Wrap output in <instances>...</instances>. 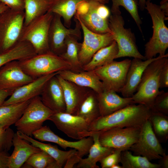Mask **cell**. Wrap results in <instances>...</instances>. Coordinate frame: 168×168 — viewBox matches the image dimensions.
<instances>
[{
  "mask_svg": "<svg viewBox=\"0 0 168 168\" xmlns=\"http://www.w3.org/2000/svg\"><path fill=\"white\" fill-rule=\"evenodd\" d=\"M151 112L144 105L133 104L109 115L100 116L89 124L90 136L114 128L141 127L149 119Z\"/></svg>",
  "mask_w": 168,
  "mask_h": 168,
  "instance_id": "6da1fadb",
  "label": "cell"
},
{
  "mask_svg": "<svg viewBox=\"0 0 168 168\" xmlns=\"http://www.w3.org/2000/svg\"><path fill=\"white\" fill-rule=\"evenodd\" d=\"M168 54L159 55L144 70L136 92L132 97L135 104L144 105L150 109L154 101L161 91L160 76L165 63L168 61Z\"/></svg>",
  "mask_w": 168,
  "mask_h": 168,
  "instance_id": "7a4b0ae2",
  "label": "cell"
},
{
  "mask_svg": "<svg viewBox=\"0 0 168 168\" xmlns=\"http://www.w3.org/2000/svg\"><path fill=\"white\" fill-rule=\"evenodd\" d=\"M145 9L151 17L153 30L152 37L145 45V59L152 58L156 55L164 56L168 48V28L165 21L168 20L159 5L150 1L146 2Z\"/></svg>",
  "mask_w": 168,
  "mask_h": 168,
  "instance_id": "3957f363",
  "label": "cell"
},
{
  "mask_svg": "<svg viewBox=\"0 0 168 168\" xmlns=\"http://www.w3.org/2000/svg\"><path fill=\"white\" fill-rule=\"evenodd\" d=\"M18 61L23 71L34 79L64 70L73 71L71 64L50 51Z\"/></svg>",
  "mask_w": 168,
  "mask_h": 168,
  "instance_id": "277c9868",
  "label": "cell"
},
{
  "mask_svg": "<svg viewBox=\"0 0 168 168\" xmlns=\"http://www.w3.org/2000/svg\"><path fill=\"white\" fill-rule=\"evenodd\" d=\"M108 25L118 47L116 58L128 57L146 60L138 49L134 34L130 29L124 28V21L121 15H110Z\"/></svg>",
  "mask_w": 168,
  "mask_h": 168,
  "instance_id": "5b68a950",
  "label": "cell"
},
{
  "mask_svg": "<svg viewBox=\"0 0 168 168\" xmlns=\"http://www.w3.org/2000/svg\"><path fill=\"white\" fill-rule=\"evenodd\" d=\"M54 14L48 12L44 15L32 21L24 26L19 40L30 43L37 54L50 51L48 36L50 25Z\"/></svg>",
  "mask_w": 168,
  "mask_h": 168,
  "instance_id": "8992f818",
  "label": "cell"
},
{
  "mask_svg": "<svg viewBox=\"0 0 168 168\" xmlns=\"http://www.w3.org/2000/svg\"><path fill=\"white\" fill-rule=\"evenodd\" d=\"M24 11L7 8L0 15V54L19 41L24 26Z\"/></svg>",
  "mask_w": 168,
  "mask_h": 168,
  "instance_id": "52a82bcc",
  "label": "cell"
},
{
  "mask_svg": "<svg viewBox=\"0 0 168 168\" xmlns=\"http://www.w3.org/2000/svg\"><path fill=\"white\" fill-rule=\"evenodd\" d=\"M54 113L43 103L40 96H36L31 100L15 126L17 131L31 137Z\"/></svg>",
  "mask_w": 168,
  "mask_h": 168,
  "instance_id": "ba28073f",
  "label": "cell"
},
{
  "mask_svg": "<svg viewBox=\"0 0 168 168\" xmlns=\"http://www.w3.org/2000/svg\"><path fill=\"white\" fill-rule=\"evenodd\" d=\"M131 60L113 61L93 71L103 83L104 90L120 92L126 81Z\"/></svg>",
  "mask_w": 168,
  "mask_h": 168,
  "instance_id": "9c48e42d",
  "label": "cell"
},
{
  "mask_svg": "<svg viewBox=\"0 0 168 168\" xmlns=\"http://www.w3.org/2000/svg\"><path fill=\"white\" fill-rule=\"evenodd\" d=\"M129 150L133 152L134 155L144 156L150 161L159 160L166 153L155 134L149 119L141 126L138 141Z\"/></svg>",
  "mask_w": 168,
  "mask_h": 168,
  "instance_id": "30bf717a",
  "label": "cell"
},
{
  "mask_svg": "<svg viewBox=\"0 0 168 168\" xmlns=\"http://www.w3.org/2000/svg\"><path fill=\"white\" fill-rule=\"evenodd\" d=\"M141 127L115 128L99 133V140L103 146L129 150L138 141Z\"/></svg>",
  "mask_w": 168,
  "mask_h": 168,
  "instance_id": "8fae6325",
  "label": "cell"
},
{
  "mask_svg": "<svg viewBox=\"0 0 168 168\" xmlns=\"http://www.w3.org/2000/svg\"><path fill=\"white\" fill-rule=\"evenodd\" d=\"M100 2L94 0H86L78 5L74 18L80 21L90 30L98 34L110 33L108 20L103 18L98 7Z\"/></svg>",
  "mask_w": 168,
  "mask_h": 168,
  "instance_id": "7c38bea8",
  "label": "cell"
},
{
  "mask_svg": "<svg viewBox=\"0 0 168 168\" xmlns=\"http://www.w3.org/2000/svg\"><path fill=\"white\" fill-rule=\"evenodd\" d=\"M53 14L49 30V45L50 52L59 56L65 50V41L68 36L73 35L81 39V27L79 21L74 18L75 27L74 29L67 28L62 23L61 17Z\"/></svg>",
  "mask_w": 168,
  "mask_h": 168,
  "instance_id": "4fadbf2b",
  "label": "cell"
},
{
  "mask_svg": "<svg viewBox=\"0 0 168 168\" xmlns=\"http://www.w3.org/2000/svg\"><path fill=\"white\" fill-rule=\"evenodd\" d=\"M68 137L80 140L90 135L89 124L83 118L66 112L54 113L48 119Z\"/></svg>",
  "mask_w": 168,
  "mask_h": 168,
  "instance_id": "5bb4252c",
  "label": "cell"
},
{
  "mask_svg": "<svg viewBox=\"0 0 168 168\" xmlns=\"http://www.w3.org/2000/svg\"><path fill=\"white\" fill-rule=\"evenodd\" d=\"M77 20L80 23L83 34V40L79 54V61L83 67L90 61L97 51L109 45L114 40L111 33L101 34L94 32Z\"/></svg>",
  "mask_w": 168,
  "mask_h": 168,
  "instance_id": "9a60e30c",
  "label": "cell"
},
{
  "mask_svg": "<svg viewBox=\"0 0 168 168\" xmlns=\"http://www.w3.org/2000/svg\"><path fill=\"white\" fill-rule=\"evenodd\" d=\"M32 135L35 139L41 141L56 143L65 150L68 148L75 149L77 151L78 155L81 158L88 153L90 148L93 143L91 136L75 142L67 141L55 134L49 126L46 125L34 132Z\"/></svg>",
  "mask_w": 168,
  "mask_h": 168,
  "instance_id": "2e32d148",
  "label": "cell"
},
{
  "mask_svg": "<svg viewBox=\"0 0 168 168\" xmlns=\"http://www.w3.org/2000/svg\"><path fill=\"white\" fill-rule=\"evenodd\" d=\"M34 79L23 71L18 61L8 62L0 68V89L15 90Z\"/></svg>",
  "mask_w": 168,
  "mask_h": 168,
  "instance_id": "e0dca14e",
  "label": "cell"
},
{
  "mask_svg": "<svg viewBox=\"0 0 168 168\" xmlns=\"http://www.w3.org/2000/svg\"><path fill=\"white\" fill-rule=\"evenodd\" d=\"M58 72L43 76L21 86L13 91L9 98L2 105L23 102L40 96L47 82Z\"/></svg>",
  "mask_w": 168,
  "mask_h": 168,
  "instance_id": "ac0fdd59",
  "label": "cell"
},
{
  "mask_svg": "<svg viewBox=\"0 0 168 168\" xmlns=\"http://www.w3.org/2000/svg\"><path fill=\"white\" fill-rule=\"evenodd\" d=\"M56 75L47 82L40 96L43 103L54 113L65 112L63 89Z\"/></svg>",
  "mask_w": 168,
  "mask_h": 168,
  "instance_id": "d6986e66",
  "label": "cell"
},
{
  "mask_svg": "<svg viewBox=\"0 0 168 168\" xmlns=\"http://www.w3.org/2000/svg\"><path fill=\"white\" fill-rule=\"evenodd\" d=\"M158 57L143 61L139 58L131 60L125 83L120 91L124 97H131L136 92L143 72L147 67Z\"/></svg>",
  "mask_w": 168,
  "mask_h": 168,
  "instance_id": "ffe728a7",
  "label": "cell"
},
{
  "mask_svg": "<svg viewBox=\"0 0 168 168\" xmlns=\"http://www.w3.org/2000/svg\"><path fill=\"white\" fill-rule=\"evenodd\" d=\"M76 72L66 70L58 72V74L63 79L81 87L89 88L96 93L104 90L102 82L93 71Z\"/></svg>",
  "mask_w": 168,
  "mask_h": 168,
  "instance_id": "44dd1931",
  "label": "cell"
},
{
  "mask_svg": "<svg viewBox=\"0 0 168 168\" xmlns=\"http://www.w3.org/2000/svg\"><path fill=\"white\" fill-rule=\"evenodd\" d=\"M96 94L100 116L109 115L128 105L135 104L132 97H121L113 91L104 90Z\"/></svg>",
  "mask_w": 168,
  "mask_h": 168,
  "instance_id": "7402d4cb",
  "label": "cell"
},
{
  "mask_svg": "<svg viewBox=\"0 0 168 168\" xmlns=\"http://www.w3.org/2000/svg\"><path fill=\"white\" fill-rule=\"evenodd\" d=\"M12 143L14 149L10 156L9 168H20L31 155L41 151L20 138L16 133L14 134Z\"/></svg>",
  "mask_w": 168,
  "mask_h": 168,
  "instance_id": "603a6c76",
  "label": "cell"
},
{
  "mask_svg": "<svg viewBox=\"0 0 168 168\" xmlns=\"http://www.w3.org/2000/svg\"><path fill=\"white\" fill-rule=\"evenodd\" d=\"M93 143L91 147L88 157L81 158L77 165V168H99L97 163L102 159L112 153L115 149L103 146L99 140V133H92Z\"/></svg>",
  "mask_w": 168,
  "mask_h": 168,
  "instance_id": "cb8c5ba5",
  "label": "cell"
},
{
  "mask_svg": "<svg viewBox=\"0 0 168 168\" xmlns=\"http://www.w3.org/2000/svg\"><path fill=\"white\" fill-rule=\"evenodd\" d=\"M16 133L20 138L30 142L33 146L45 152L52 157L55 161L58 168H62L67 161L77 152L73 149L68 151H62L59 149L56 145L39 142L18 131Z\"/></svg>",
  "mask_w": 168,
  "mask_h": 168,
  "instance_id": "d4e9b609",
  "label": "cell"
},
{
  "mask_svg": "<svg viewBox=\"0 0 168 168\" xmlns=\"http://www.w3.org/2000/svg\"><path fill=\"white\" fill-rule=\"evenodd\" d=\"M63 91L66 104L65 112L75 115L80 104L87 92H79L75 84L56 75Z\"/></svg>",
  "mask_w": 168,
  "mask_h": 168,
  "instance_id": "484cf974",
  "label": "cell"
},
{
  "mask_svg": "<svg viewBox=\"0 0 168 168\" xmlns=\"http://www.w3.org/2000/svg\"><path fill=\"white\" fill-rule=\"evenodd\" d=\"M36 54L30 43L19 40L10 49L0 54V68L10 62L25 60Z\"/></svg>",
  "mask_w": 168,
  "mask_h": 168,
  "instance_id": "4316f807",
  "label": "cell"
},
{
  "mask_svg": "<svg viewBox=\"0 0 168 168\" xmlns=\"http://www.w3.org/2000/svg\"><path fill=\"white\" fill-rule=\"evenodd\" d=\"M118 52L117 44L114 40L109 45L102 48L97 51L90 61L83 66L82 70L93 71L110 63L116 58Z\"/></svg>",
  "mask_w": 168,
  "mask_h": 168,
  "instance_id": "83f0119b",
  "label": "cell"
},
{
  "mask_svg": "<svg viewBox=\"0 0 168 168\" xmlns=\"http://www.w3.org/2000/svg\"><path fill=\"white\" fill-rule=\"evenodd\" d=\"M85 0H53L48 12L59 15L63 19L65 26L70 28L78 5Z\"/></svg>",
  "mask_w": 168,
  "mask_h": 168,
  "instance_id": "f1b7e54d",
  "label": "cell"
},
{
  "mask_svg": "<svg viewBox=\"0 0 168 168\" xmlns=\"http://www.w3.org/2000/svg\"><path fill=\"white\" fill-rule=\"evenodd\" d=\"M31 100L0 106V128L9 127L15 124L21 117Z\"/></svg>",
  "mask_w": 168,
  "mask_h": 168,
  "instance_id": "f546056e",
  "label": "cell"
},
{
  "mask_svg": "<svg viewBox=\"0 0 168 168\" xmlns=\"http://www.w3.org/2000/svg\"><path fill=\"white\" fill-rule=\"evenodd\" d=\"M75 115L83 118L89 125L100 116L96 93H87Z\"/></svg>",
  "mask_w": 168,
  "mask_h": 168,
  "instance_id": "4dcf8cb0",
  "label": "cell"
},
{
  "mask_svg": "<svg viewBox=\"0 0 168 168\" xmlns=\"http://www.w3.org/2000/svg\"><path fill=\"white\" fill-rule=\"evenodd\" d=\"M80 39L73 35L68 36L65 40L66 49L65 51L59 56L72 66L73 71L82 70V66L79 59V54L81 43L78 40Z\"/></svg>",
  "mask_w": 168,
  "mask_h": 168,
  "instance_id": "1f68e13d",
  "label": "cell"
},
{
  "mask_svg": "<svg viewBox=\"0 0 168 168\" xmlns=\"http://www.w3.org/2000/svg\"><path fill=\"white\" fill-rule=\"evenodd\" d=\"M53 0H24V26L49 10Z\"/></svg>",
  "mask_w": 168,
  "mask_h": 168,
  "instance_id": "d6a6232c",
  "label": "cell"
},
{
  "mask_svg": "<svg viewBox=\"0 0 168 168\" xmlns=\"http://www.w3.org/2000/svg\"><path fill=\"white\" fill-rule=\"evenodd\" d=\"M120 163L123 168H161L159 164L152 163L145 157L133 154L129 150L121 152Z\"/></svg>",
  "mask_w": 168,
  "mask_h": 168,
  "instance_id": "836d02e7",
  "label": "cell"
},
{
  "mask_svg": "<svg viewBox=\"0 0 168 168\" xmlns=\"http://www.w3.org/2000/svg\"><path fill=\"white\" fill-rule=\"evenodd\" d=\"M148 119L153 131L159 142H166L168 138L167 115L151 110Z\"/></svg>",
  "mask_w": 168,
  "mask_h": 168,
  "instance_id": "e575fe53",
  "label": "cell"
},
{
  "mask_svg": "<svg viewBox=\"0 0 168 168\" xmlns=\"http://www.w3.org/2000/svg\"><path fill=\"white\" fill-rule=\"evenodd\" d=\"M112 5L110 11L112 15H120L119 7L122 6L129 13L142 33L141 25L142 22L138 12V2L137 0H110Z\"/></svg>",
  "mask_w": 168,
  "mask_h": 168,
  "instance_id": "d590c367",
  "label": "cell"
},
{
  "mask_svg": "<svg viewBox=\"0 0 168 168\" xmlns=\"http://www.w3.org/2000/svg\"><path fill=\"white\" fill-rule=\"evenodd\" d=\"M25 163L28 166L34 168H58L55 160L42 150L31 155Z\"/></svg>",
  "mask_w": 168,
  "mask_h": 168,
  "instance_id": "8d00e7d4",
  "label": "cell"
},
{
  "mask_svg": "<svg viewBox=\"0 0 168 168\" xmlns=\"http://www.w3.org/2000/svg\"><path fill=\"white\" fill-rule=\"evenodd\" d=\"M14 134L9 127L0 128V152H8L11 149Z\"/></svg>",
  "mask_w": 168,
  "mask_h": 168,
  "instance_id": "74e56055",
  "label": "cell"
},
{
  "mask_svg": "<svg viewBox=\"0 0 168 168\" xmlns=\"http://www.w3.org/2000/svg\"><path fill=\"white\" fill-rule=\"evenodd\" d=\"M152 111L168 114V92L163 90L156 98L151 108Z\"/></svg>",
  "mask_w": 168,
  "mask_h": 168,
  "instance_id": "f35d334b",
  "label": "cell"
},
{
  "mask_svg": "<svg viewBox=\"0 0 168 168\" xmlns=\"http://www.w3.org/2000/svg\"><path fill=\"white\" fill-rule=\"evenodd\" d=\"M122 151L115 149L111 153L104 157L99 162L102 168H111L114 165L120 163Z\"/></svg>",
  "mask_w": 168,
  "mask_h": 168,
  "instance_id": "ab89813d",
  "label": "cell"
},
{
  "mask_svg": "<svg viewBox=\"0 0 168 168\" xmlns=\"http://www.w3.org/2000/svg\"><path fill=\"white\" fill-rule=\"evenodd\" d=\"M9 8L17 11H24V0H0Z\"/></svg>",
  "mask_w": 168,
  "mask_h": 168,
  "instance_id": "60d3db41",
  "label": "cell"
},
{
  "mask_svg": "<svg viewBox=\"0 0 168 168\" xmlns=\"http://www.w3.org/2000/svg\"><path fill=\"white\" fill-rule=\"evenodd\" d=\"M160 88L168 87V61L164 66L160 76Z\"/></svg>",
  "mask_w": 168,
  "mask_h": 168,
  "instance_id": "b9f144b4",
  "label": "cell"
},
{
  "mask_svg": "<svg viewBox=\"0 0 168 168\" xmlns=\"http://www.w3.org/2000/svg\"><path fill=\"white\" fill-rule=\"evenodd\" d=\"M10 156L8 152H0V168H9Z\"/></svg>",
  "mask_w": 168,
  "mask_h": 168,
  "instance_id": "7bdbcfd3",
  "label": "cell"
},
{
  "mask_svg": "<svg viewBox=\"0 0 168 168\" xmlns=\"http://www.w3.org/2000/svg\"><path fill=\"white\" fill-rule=\"evenodd\" d=\"M14 91L0 89V106L2 105L6 99L11 95Z\"/></svg>",
  "mask_w": 168,
  "mask_h": 168,
  "instance_id": "ee69618b",
  "label": "cell"
},
{
  "mask_svg": "<svg viewBox=\"0 0 168 168\" xmlns=\"http://www.w3.org/2000/svg\"><path fill=\"white\" fill-rule=\"evenodd\" d=\"M160 7L166 17L168 16V0H162L160 2Z\"/></svg>",
  "mask_w": 168,
  "mask_h": 168,
  "instance_id": "f6af8a7d",
  "label": "cell"
},
{
  "mask_svg": "<svg viewBox=\"0 0 168 168\" xmlns=\"http://www.w3.org/2000/svg\"><path fill=\"white\" fill-rule=\"evenodd\" d=\"M160 162L159 163L161 168H168V155L166 154L162 156L161 158L159 159Z\"/></svg>",
  "mask_w": 168,
  "mask_h": 168,
  "instance_id": "bcb514c9",
  "label": "cell"
},
{
  "mask_svg": "<svg viewBox=\"0 0 168 168\" xmlns=\"http://www.w3.org/2000/svg\"><path fill=\"white\" fill-rule=\"evenodd\" d=\"M148 1H150L151 0H138V6L141 11H143L145 9L146 2Z\"/></svg>",
  "mask_w": 168,
  "mask_h": 168,
  "instance_id": "7dc6e473",
  "label": "cell"
},
{
  "mask_svg": "<svg viewBox=\"0 0 168 168\" xmlns=\"http://www.w3.org/2000/svg\"><path fill=\"white\" fill-rule=\"evenodd\" d=\"M8 8L9 7L5 4L0 2V15L2 12Z\"/></svg>",
  "mask_w": 168,
  "mask_h": 168,
  "instance_id": "c3c4849f",
  "label": "cell"
},
{
  "mask_svg": "<svg viewBox=\"0 0 168 168\" xmlns=\"http://www.w3.org/2000/svg\"><path fill=\"white\" fill-rule=\"evenodd\" d=\"M95 1H97L100 3L105 4L106 3H108L110 0H94Z\"/></svg>",
  "mask_w": 168,
  "mask_h": 168,
  "instance_id": "681fc988",
  "label": "cell"
},
{
  "mask_svg": "<svg viewBox=\"0 0 168 168\" xmlns=\"http://www.w3.org/2000/svg\"><path fill=\"white\" fill-rule=\"evenodd\" d=\"M111 168H123V167L119 165L118 164L113 165Z\"/></svg>",
  "mask_w": 168,
  "mask_h": 168,
  "instance_id": "f907efd6",
  "label": "cell"
}]
</instances>
